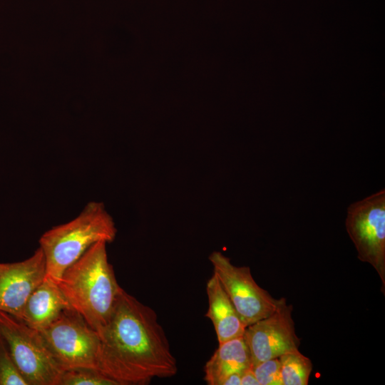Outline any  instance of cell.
I'll return each mask as SVG.
<instances>
[{"label":"cell","mask_w":385,"mask_h":385,"mask_svg":"<svg viewBox=\"0 0 385 385\" xmlns=\"http://www.w3.org/2000/svg\"><path fill=\"white\" fill-rule=\"evenodd\" d=\"M222 385H241V374L235 373L224 379Z\"/></svg>","instance_id":"cell-18"},{"label":"cell","mask_w":385,"mask_h":385,"mask_svg":"<svg viewBox=\"0 0 385 385\" xmlns=\"http://www.w3.org/2000/svg\"><path fill=\"white\" fill-rule=\"evenodd\" d=\"M71 307L58 284L45 277L29 297L21 320L30 327L41 331Z\"/></svg>","instance_id":"cell-10"},{"label":"cell","mask_w":385,"mask_h":385,"mask_svg":"<svg viewBox=\"0 0 385 385\" xmlns=\"http://www.w3.org/2000/svg\"><path fill=\"white\" fill-rule=\"evenodd\" d=\"M241 385H260L252 370V366L241 374Z\"/></svg>","instance_id":"cell-17"},{"label":"cell","mask_w":385,"mask_h":385,"mask_svg":"<svg viewBox=\"0 0 385 385\" xmlns=\"http://www.w3.org/2000/svg\"><path fill=\"white\" fill-rule=\"evenodd\" d=\"M214 274L247 327L273 313L284 297L274 298L255 281L250 268L232 264L229 257L215 251L209 256Z\"/></svg>","instance_id":"cell-7"},{"label":"cell","mask_w":385,"mask_h":385,"mask_svg":"<svg viewBox=\"0 0 385 385\" xmlns=\"http://www.w3.org/2000/svg\"><path fill=\"white\" fill-rule=\"evenodd\" d=\"M58 385H119V384L97 369L74 368L62 371Z\"/></svg>","instance_id":"cell-14"},{"label":"cell","mask_w":385,"mask_h":385,"mask_svg":"<svg viewBox=\"0 0 385 385\" xmlns=\"http://www.w3.org/2000/svg\"><path fill=\"white\" fill-rule=\"evenodd\" d=\"M46 274V260L40 247L23 261L0 263V311L21 319L29 297Z\"/></svg>","instance_id":"cell-9"},{"label":"cell","mask_w":385,"mask_h":385,"mask_svg":"<svg viewBox=\"0 0 385 385\" xmlns=\"http://www.w3.org/2000/svg\"><path fill=\"white\" fill-rule=\"evenodd\" d=\"M106 244L100 241L90 247L63 272L57 283L71 307L99 336L123 290L108 262Z\"/></svg>","instance_id":"cell-2"},{"label":"cell","mask_w":385,"mask_h":385,"mask_svg":"<svg viewBox=\"0 0 385 385\" xmlns=\"http://www.w3.org/2000/svg\"><path fill=\"white\" fill-rule=\"evenodd\" d=\"M347 233L361 262L370 264L385 294V190L351 203L345 222Z\"/></svg>","instance_id":"cell-6"},{"label":"cell","mask_w":385,"mask_h":385,"mask_svg":"<svg viewBox=\"0 0 385 385\" xmlns=\"http://www.w3.org/2000/svg\"><path fill=\"white\" fill-rule=\"evenodd\" d=\"M0 385H28L16 366L8 346L1 334Z\"/></svg>","instance_id":"cell-15"},{"label":"cell","mask_w":385,"mask_h":385,"mask_svg":"<svg viewBox=\"0 0 385 385\" xmlns=\"http://www.w3.org/2000/svg\"><path fill=\"white\" fill-rule=\"evenodd\" d=\"M117 230L103 202L86 205L72 220L55 226L39 239L46 267V277L58 283L63 272L93 245L114 240Z\"/></svg>","instance_id":"cell-3"},{"label":"cell","mask_w":385,"mask_h":385,"mask_svg":"<svg viewBox=\"0 0 385 385\" xmlns=\"http://www.w3.org/2000/svg\"><path fill=\"white\" fill-rule=\"evenodd\" d=\"M282 385H307L312 371V361L299 349L278 357Z\"/></svg>","instance_id":"cell-13"},{"label":"cell","mask_w":385,"mask_h":385,"mask_svg":"<svg viewBox=\"0 0 385 385\" xmlns=\"http://www.w3.org/2000/svg\"><path fill=\"white\" fill-rule=\"evenodd\" d=\"M39 332L62 371L74 368L100 371V336L72 307Z\"/></svg>","instance_id":"cell-5"},{"label":"cell","mask_w":385,"mask_h":385,"mask_svg":"<svg viewBox=\"0 0 385 385\" xmlns=\"http://www.w3.org/2000/svg\"><path fill=\"white\" fill-rule=\"evenodd\" d=\"M0 334L28 385H58L63 371L39 331L0 311Z\"/></svg>","instance_id":"cell-4"},{"label":"cell","mask_w":385,"mask_h":385,"mask_svg":"<svg viewBox=\"0 0 385 385\" xmlns=\"http://www.w3.org/2000/svg\"><path fill=\"white\" fill-rule=\"evenodd\" d=\"M292 312V305L287 304L284 298L273 313L246 327L243 337L252 366L299 349L300 339L295 333Z\"/></svg>","instance_id":"cell-8"},{"label":"cell","mask_w":385,"mask_h":385,"mask_svg":"<svg viewBox=\"0 0 385 385\" xmlns=\"http://www.w3.org/2000/svg\"><path fill=\"white\" fill-rule=\"evenodd\" d=\"M208 309L205 317L214 327L218 344L244 335L246 326L213 273L206 284Z\"/></svg>","instance_id":"cell-11"},{"label":"cell","mask_w":385,"mask_h":385,"mask_svg":"<svg viewBox=\"0 0 385 385\" xmlns=\"http://www.w3.org/2000/svg\"><path fill=\"white\" fill-rule=\"evenodd\" d=\"M100 338L99 370L119 385H145L178 372L155 312L123 289Z\"/></svg>","instance_id":"cell-1"},{"label":"cell","mask_w":385,"mask_h":385,"mask_svg":"<svg viewBox=\"0 0 385 385\" xmlns=\"http://www.w3.org/2000/svg\"><path fill=\"white\" fill-rule=\"evenodd\" d=\"M252 370L260 385H282L278 358L265 360L252 366Z\"/></svg>","instance_id":"cell-16"},{"label":"cell","mask_w":385,"mask_h":385,"mask_svg":"<svg viewBox=\"0 0 385 385\" xmlns=\"http://www.w3.org/2000/svg\"><path fill=\"white\" fill-rule=\"evenodd\" d=\"M252 359L244 337L221 344L204 367V379L208 385H222L229 375L240 373L252 366Z\"/></svg>","instance_id":"cell-12"}]
</instances>
